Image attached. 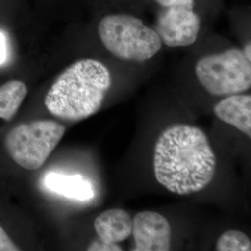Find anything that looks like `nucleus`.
<instances>
[{
  "instance_id": "nucleus-1",
  "label": "nucleus",
  "mask_w": 251,
  "mask_h": 251,
  "mask_svg": "<svg viewBox=\"0 0 251 251\" xmlns=\"http://www.w3.org/2000/svg\"><path fill=\"white\" fill-rule=\"evenodd\" d=\"M216 166L208 138L196 126H171L155 142V179L173 194L186 196L206 188L215 176Z\"/></svg>"
},
{
  "instance_id": "nucleus-2",
  "label": "nucleus",
  "mask_w": 251,
  "mask_h": 251,
  "mask_svg": "<svg viewBox=\"0 0 251 251\" xmlns=\"http://www.w3.org/2000/svg\"><path fill=\"white\" fill-rule=\"evenodd\" d=\"M111 85V74L103 63L79 60L54 81L46 95V107L54 117L80 121L99 111Z\"/></svg>"
},
{
  "instance_id": "nucleus-3",
  "label": "nucleus",
  "mask_w": 251,
  "mask_h": 251,
  "mask_svg": "<svg viewBox=\"0 0 251 251\" xmlns=\"http://www.w3.org/2000/svg\"><path fill=\"white\" fill-rule=\"evenodd\" d=\"M98 34L108 50L124 61L145 62L162 48L156 31L131 15H108L100 22Z\"/></svg>"
},
{
  "instance_id": "nucleus-4",
  "label": "nucleus",
  "mask_w": 251,
  "mask_h": 251,
  "mask_svg": "<svg viewBox=\"0 0 251 251\" xmlns=\"http://www.w3.org/2000/svg\"><path fill=\"white\" fill-rule=\"evenodd\" d=\"M65 126L52 120H36L21 124L6 136L5 145L10 157L28 171L40 169L60 144Z\"/></svg>"
},
{
  "instance_id": "nucleus-5",
  "label": "nucleus",
  "mask_w": 251,
  "mask_h": 251,
  "mask_svg": "<svg viewBox=\"0 0 251 251\" xmlns=\"http://www.w3.org/2000/svg\"><path fill=\"white\" fill-rule=\"evenodd\" d=\"M196 74L200 84L213 96L233 95L251 89V61L237 48L201 58Z\"/></svg>"
},
{
  "instance_id": "nucleus-6",
  "label": "nucleus",
  "mask_w": 251,
  "mask_h": 251,
  "mask_svg": "<svg viewBox=\"0 0 251 251\" xmlns=\"http://www.w3.org/2000/svg\"><path fill=\"white\" fill-rule=\"evenodd\" d=\"M195 0H177L158 18L157 34L169 47H187L198 39L201 20L195 12Z\"/></svg>"
},
{
  "instance_id": "nucleus-7",
  "label": "nucleus",
  "mask_w": 251,
  "mask_h": 251,
  "mask_svg": "<svg viewBox=\"0 0 251 251\" xmlns=\"http://www.w3.org/2000/svg\"><path fill=\"white\" fill-rule=\"evenodd\" d=\"M134 251H168L171 248L169 221L154 211H142L132 220Z\"/></svg>"
},
{
  "instance_id": "nucleus-8",
  "label": "nucleus",
  "mask_w": 251,
  "mask_h": 251,
  "mask_svg": "<svg viewBox=\"0 0 251 251\" xmlns=\"http://www.w3.org/2000/svg\"><path fill=\"white\" fill-rule=\"evenodd\" d=\"M216 117L251 137V96L233 94L214 107Z\"/></svg>"
},
{
  "instance_id": "nucleus-9",
  "label": "nucleus",
  "mask_w": 251,
  "mask_h": 251,
  "mask_svg": "<svg viewBox=\"0 0 251 251\" xmlns=\"http://www.w3.org/2000/svg\"><path fill=\"white\" fill-rule=\"evenodd\" d=\"M94 228L100 239L118 244L131 234L132 219L124 209L112 208L96 218Z\"/></svg>"
},
{
  "instance_id": "nucleus-10",
  "label": "nucleus",
  "mask_w": 251,
  "mask_h": 251,
  "mask_svg": "<svg viewBox=\"0 0 251 251\" xmlns=\"http://www.w3.org/2000/svg\"><path fill=\"white\" fill-rule=\"evenodd\" d=\"M44 183L50 191L65 198L88 201L94 197V190L90 179L82 175L50 172L46 175Z\"/></svg>"
},
{
  "instance_id": "nucleus-11",
  "label": "nucleus",
  "mask_w": 251,
  "mask_h": 251,
  "mask_svg": "<svg viewBox=\"0 0 251 251\" xmlns=\"http://www.w3.org/2000/svg\"><path fill=\"white\" fill-rule=\"evenodd\" d=\"M28 89L26 85L19 80L9 81L0 87V118L10 121L18 112Z\"/></svg>"
},
{
  "instance_id": "nucleus-12",
  "label": "nucleus",
  "mask_w": 251,
  "mask_h": 251,
  "mask_svg": "<svg viewBox=\"0 0 251 251\" xmlns=\"http://www.w3.org/2000/svg\"><path fill=\"white\" fill-rule=\"evenodd\" d=\"M216 251H251V239L243 232L230 230L219 237L216 243Z\"/></svg>"
},
{
  "instance_id": "nucleus-13",
  "label": "nucleus",
  "mask_w": 251,
  "mask_h": 251,
  "mask_svg": "<svg viewBox=\"0 0 251 251\" xmlns=\"http://www.w3.org/2000/svg\"><path fill=\"white\" fill-rule=\"evenodd\" d=\"M88 251H120L121 247L117 243L108 242L101 239L90 243L87 249Z\"/></svg>"
},
{
  "instance_id": "nucleus-14",
  "label": "nucleus",
  "mask_w": 251,
  "mask_h": 251,
  "mask_svg": "<svg viewBox=\"0 0 251 251\" xmlns=\"http://www.w3.org/2000/svg\"><path fill=\"white\" fill-rule=\"evenodd\" d=\"M18 247L10 239L9 235L0 226V251H18Z\"/></svg>"
},
{
  "instance_id": "nucleus-15",
  "label": "nucleus",
  "mask_w": 251,
  "mask_h": 251,
  "mask_svg": "<svg viewBox=\"0 0 251 251\" xmlns=\"http://www.w3.org/2000/svg\"><path fill=\"white\" fill-rule=\"evenodd\" d=\"M8 59V47L5 35L0 31V64L6 63Z\"/></svg>"
},
{
  "instance_id": "nucleus-16",
  "label": "nucleus",
  "mask_w": 251,
  "mask_h": 251,
  "mask_svg": "<svg viewBox=\"0 0 251 251\" xmlns=\"http://www.w3.org/2000/svg\"><path fill=\"white\" fill-rule=\"evenodd\" d=\"M243 52L245 54V56L251 61V42H249L247 45L244 47V49L242 50Z\"/></svg>"
},
{
  "instance_id": "nucleus-17",
  "label": "nucleus",
  "mask_w": 251,
  "mask_h": 251,
  "mask_svg": "<svg viewBox=\"0 0 251 251\" xmlns=\"http://www.w3.org/2000/svg\"><path fill=\"white\" fill-rule=\"evenodd\" d=\"M160 6L166 8V7H169L172 5L173 3H175L177 0H155Z\"/></svg>"
}]
</instances>
